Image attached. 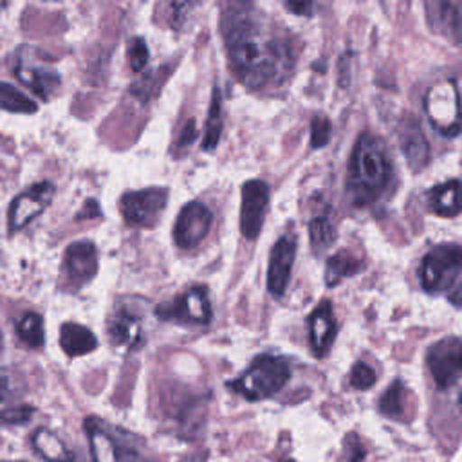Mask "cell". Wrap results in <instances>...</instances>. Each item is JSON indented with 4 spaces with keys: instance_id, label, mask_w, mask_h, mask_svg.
Wrapping results in <instances>:
<instances>
[{
    "instance_id": "obj_1",
    "label": "cell",
    "mask_w": 462,
    "mask_h": 462,
    "mask_svg": "<svg viewBox=\"0 0 462 462\" xmlns=\"http://www.w3.org/2000/svg\"><path fill=\"white\" fill-rule=\"evenodd\" d=\"M220 29L229 67L242 85L260 90L289 78L291 43L256 14L253 0H222Z\"/></svg>"
},
{
    "instance_id": "obj_2",
    "label": "cell",
    "mask_w": 462,
    "mask_h": 462,
    "mask_svg": "<svg viewBox=\"0 0 462 462\" xmlns=\"http://www.w3.org/2000/svg\"><path fill=\"white\" fill-rule=\"evenodd\" d=\"M390 179V161L384 143L374 134H363L354 144L346 191L356 204L374 202L386 188Z\"/></svg>"
},
{
    "instance_id": "obj_3",
    "label": "cell",
    "mask_w": 462,
    "mask_h": 462,
    "mask_svg": "<svg viewBox=\"0 0 462 462\" xmlns=\"http://www.w3.org/2000/svg\"><path fill=\"white\" fill-rule=\"evenodd\" d=\"M289 377L291 368L283 357L262 354L253 359L242 375L229 381L227 388L247 401H260L280 392Z\"/></svg>"
},
{
    "instance_id": "obj_4",
    "label": "cell",
    "mask_w": 462,
    "mask_h": 462,
    "mask_svg": "<svg viewBox=\"0 0 462 462\" xmlns=\"http://www.w3.org/2000/svg\"><path fill=\"white\" fill-rule=\"evenodd\" d=\"M424 112L440 135H457L462 130V105L457 85L444 79L430 87L424 96Z\"/></svg>"
},
{
    "instance_id": "obj_5",
    "label": "cell",
    "mask_w": 462,
    "mask_h": 462,
    "mask_svg": "<svg viewBox=\"0 0 462 462\" xmlns=\"http://www.w3.org/2000/svg\"><path fill=\"white\" fill-rule=\"evenodd\" d=\"M462 271V247L442 244L433 247L420 263V283L426 292L448 291Z\"/></svg>"
},
{
    "instance_id": "obj_6",
    "label": "cell",
    "mask_w": 462,
    "mask_h": 462,
    "mask_svg": "<svg viewBox=\"0 0 462 462\" xmlns=\"http://www.w3.org/2000/svg\"><path fill=\"white\" fill-rule=\"evenodd\" d=\"M430 372L437 388L453 390L462 393V341L457 337H446L435 343L428 354Z\"/></svg>"
},
{
    "instance_id": "obj_7",
    "label": "cell",
    "mask_w": 462,
    "mask_h": 462,
    "mask_svg": "<svg viewBox=\"0 0 462 462\" xmlns=\"http://www.w3.org/2000/svg\"><path fill=\"white\" fill-rule=\"evenodd\" d=\"M168 204L166 188H144L128 191L121 197V215L130 226L152 227L161 220V215Z\"/></svg>"
},
{
    "instance_id": "obj_8",
    "label": "cell",
    "mask_w": 462,
    "mask_h": 462,
    "mask_svg": "<svg viewBox=\"0 0 462 462\" xmlns=\"http://www.w3.org/2000/svg\"><path fill=\"white\" fill-rule=\"evenodd\" d=\"M157 318L182 323H200L206 325L211 319V305L208 300V291L204 285L191 287L179 294L170 303H161L155 309Z\"/></svg>"
},
{
    "instance_id": "obj_9",
    "label": "cell",
    "mask_w": 462,
    "mask_h": 462,
    "mask_svg": "<svg viewBox=\"0 0 462 462\" xmlns=\"http://www.w3.org/2000/svg\"><path fill=\"white\" fill-rule=\"evenodd\" d=\"M424 18L435 36L462 43V0H424Z\"/></svg>"
},
{
    "instance_id": "obj_10",
    "label": "cell",
    "mask_w": 462,
    "mask_h": 462,
    "mask_svg": "<svg viewBox=\"0 0 462 462\" xmlns=\"http://www.w3.org/2000/svg\"><path fill=\"white\" fill-rule=\"evenodd\" d=\"M267 204H269V186L263 180L253 179L242 186L240 231L247 240H254L260 235Z\"/></svg>"
},
{
    "instance_id": "obj_11",
    "label": "cell",
    "mask_w": 462,
    "mask_h": 462,
    "mask_svg": "<svg viewBox=\"0 0 462 462\" xmlns=\"http://www.w3.org/2000/svg\"><path fill=\"white\" fill-rule=\"evenodd\" d=\"M211 222L213 215L202 202H188L175 220L173 238L177 245L182 249L197 247L208 236Z\"/></svg>"
},
{
    "instance_id": "obj_12",
    "label": "cell",
    "mask_w": 462,
    "mask_h": 462,
    "mask_svg": "<svg viewBox=\"0 0 462 462\" xmlns=\"http://www.w3.org/2000/svg\"><path fill=\"white\" fill-rule=\"evenodd\" d=\"M54 186L51 182H40L22 191L9 206V229L18 231L36 218L52 200Z\"/></svg>"
},
{
    "instance_id": "obj_13",
    "label": "cell",
    "mask_w": 462,
    "mask_h": 462,
    "mask_svg": "<svg viewBox=\"0 0 462 462\" xmlns=\"http://www.w3.org/2000/svg\"><path fill=\"white\" fill-rule=\"evenodd\" d=\"M397 143H399V148H401L408 166L413 171H419L428 164L430 144L420 128V123L411 114H406L399 119Z\"/></svg>"
},
{
    "instance_id": "obj_14",
    "label": "cell",
    "mask_w": 462,
    "mask_h": 462,
    "mask_svg": "<svg viewBox=\"0 0 462 462\" xmlns=\"http://www.w3.org/2000/svg\"><path fill=\"white\" fill-rule=\"evenodd\" d=\"M294 256H296V240L291 235L282 236L271 249L269 269H267V287L273 296H282L285 292L291 278Z\"/></svg>"
},
{
    "instance_id": "obj_15",
    "label": "cell",
    "mask_w": 462,
    "mask_h": 462,
    "mask_svg": "<svg viewBox=\"0 0 462 462\" xmlns=\"http://www.w3.org/2000/svg\"><path fill=\"white\" fill-rule=\"evenodd\" d=\"M63 271L69 283L83 285L90 282L97 271V251L88 240L74 242L65 249Z\"/></svg>"
},
{
    "instance_id": "obj_16",
    "label": "cell",
    "mask_w": 462,
    "mask_h": 462,
    "mask_svg": "<svg viewBox=\"0 0 462 462\" xmlns=\"http://www.w3.org/2000/svg\"><path fill=\"white\" fill-rule=\"evenodd\" d=\"M309 336L310 346L316 356H325L336 337V319L332 314V305L321 301L309 318Z\"/></svg>"
},
{
    "instance_id": "obj_17",
    "label": "cell",
    "mask_w": 462,
    "mask_h": 462,
    "mask_svg": "<svg viewBox=\"0 0 462 462\" xmlns=\"http://www.w3.org/2000/svg\"><path fill=\"white\" fill-rule=\"evenodd\" d=\"M14 74L25 87H29L43 101H49L58 92L61 83L56 70L43 65H34V63L20 61Z\"/></svg>"
},
{
    "instance_id": "obj_18",
    "label": "cell",
    "mask_w": 462,
    "mask_h": 462,
    "mask_svg": "<svg viewBox=\"0 0 462 462\" xmlns=\"http://www.w3.org/2000/svg\"><path fill=\"white\" fill-rule=\"evenodd\" d=\"M428 206L439 217H457L462 211V182L446 180L428 193Z\"/></svg>"
},
{
    "instance_id": "obj_19",
    "label": "cell",
    "mask_w": 462,
    "mask_h": 462,
    "mask_svg": "<svg viewBox=\"0 0 462 462\" xmlns=\"http://www.w3.org/2000/svg\"><path fill=\"white\" fill-rule=\"evenodd\" d=\"M60 345L70 357L85 356L97 346V339L90 328L78 323H63L60 328Z\"/></svg>"
},
{
    "instance_id": "obj_20",
    "label": "cell",
    "mask_w": 462,
    "mask_h": 462,
    "mask_svg": "<svg viewBox=\"0 0 462 462\" xmlns=\"http://www.w3.org/2000/svg\"><path fill=\"white\" fill-rule=\"evenodd\" d=\"M108 334L112 337V343L123 345V346H137L141 341V323L139 318L128 312L126 309L117 310L110 318Z\"/></svg>"
},
{
    "instance_id": "obj_21",
    "label": "cell",
    "mask_w": 462,
    "mask_h": 462,
    "mask_svg": "<svg viewBox=\"0 0 462 462\" xmlns=\"http://www.w3.org/2000/svg\"><path fill=\"white\" fill-rule=\"evenodd\" d=\"M32 448L47 462H76L74 455L63 446V442L45 428L36 430V433L32 435Z\"/></svg>"
},
{
    "instance_id": "obj_22",
    "label": "cell",
    "mask_w": 462,
    "mask_h": 462,
    "mask_svg": "<svg viewBox=\"0 0 462 462\" xmlns=\"http://www.w3.org/2000/svg\"><path fill=\"white\" fill-rule=\"evenodd\" d=\"M363 269L361 262L350 254H346L345 251L330 256L327 260V269H325V282L328 287L337 285L341 280L350 278L354 274H357Z\"/></svg>"
},
{
    "instance_id": "obj_23",
    "label": "cell",
    "mask_w": 462,
    "mask_h": 462,
    "mask_svg": "<svg viewBox=\"0 0 462 462\" xmlns=\"http://www.w3.org/2000/svg\"><path fill=\"white\" fill-rule=\"evenodd\" d=\"M222 97L218 88L213 90V97H211V105L208 110V121H206V132H204V139H202V148L204 150H215L220 135H222Z\"/></svg>"
},
{
    "instance_id": "obj_24",
    "label": "cell",
    "mask_w": 462,
    "mask_h": 462,
    "mask_svg": "<svg viewBox=\"0 0 462 462\" xmlns=\"http://www.w3.org/2000/svg\"><path fill=\"white\" fill-rule=\"evenodd\" d=\"M0 108L13 114H34L38 110L29 96L5 81H0Z\"/></svg>"
},
{
    "instance_id": "obj_25",
    "label": "cell",
    "mask_w": 462,
    "mask_h": 462,
    "mask_svg": "<svg viewBox=\"0 0 462 462\" xmlns=\"http://www.w3.org/2000/svg\"><path fill=\"white\" fill-rule=\"evenodd\" d=\"M16 334L27 346H32V348L42 346L43 337H45L42 316L36 312L23 314L22 319H18V323H16Z\"/></svg>"
},
{
    "instance_id": "obj_26",
    "label": "cell",
    "mask_w": 462,
    "mask_h": 462,
    "mask_svg": "<svg viewBox=\"0 0 462 462\" xmlns=\"http://www.w3.org/2000/svg\"><path fill=\"white\" fill-rule=\"evenodd\" d=\"M406 390L401 381H395L379 399V410L383 415L392 417V419H401L404 413V404H406Z\"/></svg>"
},
{
    "instance_id": "obj_27",
    "label": "cell",
    "mask_w": 462,
    "mask_h": 462,
    "mask_svg": "<svg viewBox=\"0 0 462 462\" xmlns=\"http://www.w3.org/2000/svg\"><path fill=\"white\" fill-rule=\"evenodd\" d=\"M310 245L314 251H323L334 242V227L327 217H316L309 224Z\"/></svg>"
},
{
    "instance_id": "obj_28",
    "label": "cell",
    "mask_w": 462,
    "mask_h": 462,
    "mask_svg": "<svg viewBox=\"0 0 462 462\" xmlns=\"http://www.w3.org/2000/svg\"><path fill=\"white\" fill-rule=\"evenodd\" d=\"M377 375L375 372L366 365V363H356L352 366V372H350V384L356 388V390H368L370 386H374Z\"/></svg>"
},
{
    "instance_id": "obj_29",
    "label": "cell",
    "mask_w": 462,
    "mask_h": 462,
    "mask_svg": "<svg viewBox=\"0 0 462 462\" xmlns=\"http://www.w3.org/2000/svg\"><path fill=\"white\" fill-rule=\"evenodd\" d=\"M128 61L134 72H141L148 63V47L143 38H132L128 45Z\"/></svg>"
},
{
    "instance_id": "obj_30",
    "label": "cell",
    "mask_w": 462,
    "mask_h": 462,
    "mask_svg": "<svg viewBox=\"0 0 462 462\" xmlns=\"http://www.w3.org/2000/svg\"><path fill=\"white\" fill-rule=\"evenodd\" d=\"M330 139V121L323 116H316L310 123V144L312 148H321Z\"/></svg>"
},
{
    "instance_id": "obj_31",
    "label": "cell",
    "mask_w": 462,
    "mask_h": 462,
    "mask_svg": "<svg viewBox=\"0 0 462 462\" xmlns=\"http://www.w3.org/2000/svg\"><path fill=\"white\" fill-rule=\"evenodd\" d=\"M32 411L34 410L31 406H14V408L0 410V422L2 424H22L31 419Z\"/></svg>"
},
{
    "instance_id": "obj_32",
    "label": "cell",
    "mask_w": 462,
    "mask_h": 462,
    "mask_svg": "<svg viewBox=\"0 0 462 462\" xmlns=\"http://www.w3.org/2000/svg\"><path fill=\"white\" fill-rule=\"evenodd\" d=\"M365 458V449L359 442V439L350 433L345 437V462H363Z\"/></svg>"
},
{
    "instance_id": "obj_33",
    "label": "cell",
    "mask_w": 462,
    "mask_h": 462,
    "mask_svg": "<svg viewBox=\"0 0 462 462\" xmlns=\"http://www.w3.org/2000/svg\"><path fill=\"white\" fill-rule=\"evenodd\" d=\"M195 2H197V0H170V13H171L173 25L182 23L186 13L193 7Z\"/></svg>"
},
{
    "instance_id": "obj_34",
    "label": "cell",
    "mask_w": 462,
    "mask_h": 462,
    "mask_svg": "<svg viewBox=\"0 0 462 462\" xmlns=\"http://www.w3.org/2000/svg\"><path fill=\"white\" fill-rule=\"evenodd\" d=\"M195 139H197V123H195L193 119H189V121L184 125V128L180 130V137H179V141H177V148H179L180 152H184L186 148H189V146L195 143Z\"/></svg>"
},
{
    "instance_id": "obj_35",
    "label": "cell",
    "mask_w": 462,
    "mask_h": 462,
    "mask_svg": "<svg viewBox=\"0 0 462 462\" xmlns=\"http://www.w3.org/2000/svg\"><path fill=\"white\" fill-rule=\"evenodd\" d=\"M282 2L285 4V7L291 13L298 14V16H309L312 13V9H314V2L316 0H282Z\"/></svg>"
},
{
    "instance_id": "obj_36",
    "label": "cell",
    "mask_w": 462,
    "mask_h": 462,
    "mask_svg": "<svg viewBox=\"0 0 462 462\" xmlns=\"http://www.w3.org/2000/svg\"><path fill=\"white\" fill-rule=\"evenodd\" d=\"M85 211H79L78 213V218H92V217H97L99 215V206L96 200H87L85 202Z\"/></svg>"
},
{
    "instance_id": "obj_37",
    "label": "cell",
    "mask_w": 462,
    "mask_h": 462,
    "mask_svg": "<svg viewBox=\"0 0 462 462\" xmlns=\"http://www.w3.org/2000/svg\"><path fill=\"white\" fill-rule=\"evenodd\" d=\"M448 300L451 305L455 307H462V282L458 285H455L449 292H448Z\"/></svg>"
},
{
    "instance_id": "obj_38",
    "label": "cell",
    "mask_w": 462,
    "mask_h": 462,
    "mask_svg": "<svg viewBox=\"0 0 462 462\" xmlns=\"http://www.w3.org/2000/svg\"><path fill=\"white\" fill-rule=\"evenodd\" d=\"M7 390H9V381H7L5 374H2V372H0V401H4V399H5Z\"/></svg>"
},
{
    "instance_id": "obj_39",
    "label": "cell",
    "mask_w": 462,
    "mask_h": 462,
    "mask_svg": "<svg viewBox=\"0 0 462 462\" xmlns=\"http://www.w3.org/2000/svg\"><path fill=\"white\" fill-rule=\"evenodd\" d=\"M283 462H294V460H291V458H287V460H283Z\"/></svg>"
},
{
    "instance_id": "obj_40",
    "label": "cell",
    "mask_w": 462,
    "mask_h": 462,
    "mask_svg": "<svg viewBox=\"0 0 462 462\" xmlns=\"http://www.w3.org/2000/svg\"><path fill=\"white\" fill-rule=\"evenodd\" d=\"M16 462H23V460H16Z\"/></svg>"
}]
</instances>
